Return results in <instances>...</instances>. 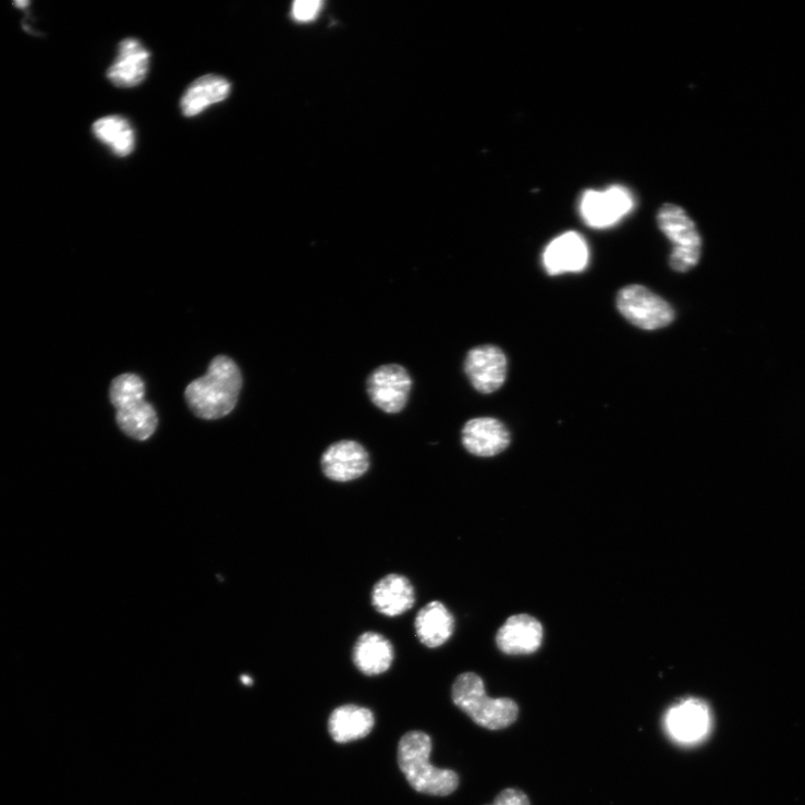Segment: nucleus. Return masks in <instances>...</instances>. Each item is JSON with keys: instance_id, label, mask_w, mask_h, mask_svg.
I'll list each match as a JSON object with an SVG mask.
<instances>
[{"instance_id": "12", "label": "nucleus", "mask_w": 805, "mask_h": 805, "mask_svg": "<svg viewBox=\"0 0 805 805\" xmlns=\"http://www.w3.org/2000/svg\"><path fill=\"white\" fill-rule=\"evenodd\" d=\"M669 734L681 743H697L704 740L711 727L707 705L698 699H687L673 706L666 717Z\"/></svg>"}, {"instance_id": "15", "label": "nucleus", "mask_w": 805, "mask_h": 805, "mask_svg": "<svg viewBox=\"0 0 805 805\" xmlns=\"http://www.w3.org/2000/svg\"><path fill=\"white\" fill-rule=\"evenodd\" d=\"M544 641L541 623L528 614L508 618L496 635V644L501 652L510 656L532 655Z\"/></svg>"}, {"instance_id": "20", "label": "nucleus", "mask_w": 805, "mask_h": 805, "mask_svg": "<svg viewBox=\"0 0 805 805\" xmlns=\"http://www.w3.org/2000/svg\"><path fill=\"white\" fill-rule=\"evenodd\" d=\"M375 725L373 712L356 705L336 708L329 718V733L337 743H350L366 737Z\"/></svg>"}, {"instance_id": "23", "label": "nucleus", "mask_w": 805, "mask_h": 805, "mask_svg": "<svg viewBox=\"0 0 805 805\" xmlns=\"http://www.w3.org/2000/svg\"><path fill=\"white\" fill-rule=\"evenodd\" d=\"M490 805H530L528 796L516 789H507L498 794Z\"/></svg>"}, {"instance_id": "13", "label": "nucleus", "mask_w": 805, "mask_h": 805, "mask_svg": "<svg viewBox=\"0 0 805 805\" xmlns=\"http://www.w3.org/2000/svg\"><path fill=\"white\" fill-rule=\"evenodd\" d=\"M589 260L586 241L576 232H568L550 242L542 254V265L549 276L578 273Z\"/></svg>"}, {"instance_id": "6", "label": "nucleus", "mask_w": 805, "mask_h": 805, "mask_svg": "<svg viewBox=\"0 0 805 805\" xmlns=\"http://www.w3.org/2000/svg\"><path fill=\"white\" fill-rule=\"evenodd\" d=\"M617 307L629 322L649 331L668 327L675 317L669 303L639 284L623 288L618 294Z\"/></svg>"}, {"instance_id": "21", "label": "nucleus", "mask_w": 805, "mask_h": 805, "mask_svg": "<svg viewBox=\"0 0 805 805\" xmlns=\"http://www.w3.org/2000/svg\"><path fill=\"white\" fill-rule=\"evenodd\" d=\"M95 137L118 157H126L136 148V133L129 119L121 115L100 118L93 125Z\"/></svg>"}, {"instance_id": "2", "label": "nucleus", "mask_w": 805, "mask_h": 805, "mask_svg": "<svg viewBox=\"0 0 805 805\" xmlns=\"http://www.w3.org/2000/svg\"><path fill=\"white\" fill-rule=\"evenodd\" d=\"M431 737L423 732L406 733L399 743V767L410 785L428 795L447 796L459 786L455 772L431 765Z\"/></svg>"}, {"instance_id": "9", "label": "nucleus", "mask_w": 805, "mask_h": 805, "mask_svg": "<svg viewBox=\"0 0 805 805\" xmlns=\"http://www.w3.org/2000/svg\"><path fill=\"white\" fill-rule=\"evenodd\" d=\"M463 369L472 387L478 393L488 395L503 387L508 375V359L499 347L481 345L468 352Z\"/></svg>"}, {"instance_id": "10", "label": "nucleus", "mask_w": 805, "mask_h": 805, "mask_svg": "<svg viewBox=\"0 0 805 805\" xmlns=\"http://www.w3.org/2000/svg\"><path fill=\"white\" fill-rule=\"evenodd\" d=\"M369 467V453L364 446L354 440L334 442L321 456V471L334 483L357 480L367 474Z\"/></svg>"}, {"instance_id": "8", "label": "nucleus", "mask_w": 805, "mask_h": 805, "mask_svg": "<svg viewBox=\"0 0 805 805\" xmlns=\"http://www.w3.org/2000/svg\"><path fill=\"white\" fill-rule=\"evenodd\" d=\"M634 207L629 190L612 186L605 192L586 191L580 209L583 221L593 229H608L625 218Z\"/></svg>"}, {"instance_id": "24", "label": "nucleus", "mask_w": 805, "mask_h": 805, "mask_svg": "<svg viewBox=\"0 0 805 805\" xmlns=\"http://www.w3.org/2000/svg\"><path fill=\"white\" fill-rule=\"evenodd\" d=\"M242 683L245 684V685H251L252 684V680H251V678L243 675L242 676Z\"/></svg>"}, {"instance_id": "3", "label": "nucleus", "mask_w": 805, "mask_h": 805, "mask_svg": "<svg viewBox=\"0 0 805 805\" xmlns=\"http://www.w3.org/2000/svg\"><path fill=\"white\" fill-rule=\"evenodd\" d=\"M452 700L476 724L490 731L510 728L519 717V705L511 698L489 697L483 678L475 672H464L456 678Z\"/></svg>"}, {"instance_id": "7", "label": "nucleus", "mask_w": 805, "mask_h": 805, "mask_svg": "<svg viewBox=\"0 0 805 805\" xmlns=\"http://www.w3.org/2000/svg\"><path fill=\"white\" fill-rule=\"evenodd\" d=\"M412 387L410 373L398 364L379 366L367 378L369 400L388 414H398L406 407Z\"/></svg>"}, {"instance_id": "16", "label": "nucleus", "mask_w": 805, "mask_h": 805, "mask_svg": "<svg viewBox=\"0 0 805 805\" xmlns=\"http://www.w3.org/2000/svg\"><path fill=\"white\" fill-rule=\"evenodd\" d=\"M415 589L404 575L392 573L380 578L371 590V605L381 615L397 618L415 605Z\"/></svg>"}, {"instance_id": "5", "label": "nucleus", "mask_w": 805, "mask_h": 805, "mask_svg": "<svg viewBox=\"0 0 805 805\" xmlns=\"http://www.w3.org/2000/svg\"><path fill=\"white\" fill-rule=\"evenodd\" d=\"M657 222L673 245L669 259L671 269L686 273L696 268L702 258L703 240L687 211L681 206L664 204L658 211Z\"/></svg>"}, {"instance_id": "17", "label": "nucleus", "mask_w": 805, "mask_h": 805, "mask_svg": "<svg viewBox=\"0 0 805 805\" xmlns=\"http://www.w3.org/2000/svg\"><path fill=\"white\" fill-rule=\"evenodd\" d=\"M414 626L419 643L430 649H436L451 639L455 630V620L442 602L432 601L418 611Z\"/></svg>"}, {"instance_id": "22", "label": "nucleus", "mask_w": 805, "mask_h": 805, "mask_svg": "<svg viewBox=\"0 0 805 805\" xmlns=\"http://www.w3.org/2000/svg\"><path fill=\"white\" fill-rule=\"evenodd\" d=\"M319 0H298L291 9V15L296 22H310L318 15L321 9Z\"/></svg>"}, {"instance_id": "19", "label": "nucleus", "mask_w": 805, "mask_h": 805, "mask_svg": "<svg viewBox=\"0 0 805 805\" xmlns=\"http://www.w3.org/2000/svg\"><path fill=\"white\" fill-rule=\"evenodd\" d=\"M353 661L357 669L366 675L385 673L394 661L393 645L383 634L365 632L354 646Z\"/></svg>"}, {"instance_id": "14", "label": "nucleus", "mask_w": 805, "mask_h": 805, "mask_svg": "<svg viewBox=\"0 0 805 805\" xmlns=\"http://www.w3.org/2000/svg\"><path fill=\"white\" fill-rule=\"evenodd\" d=\"M150 53L136 38H125L118 49L115 61L109 68L107 76L113 86L131 89L139 86L149 72Z\"/></svg>"}, {"instance_id": "11", "label": "nucleus", "mask_w": 805, "mask_h": 805, "mask_svg": "<svg viewBox=\"0 0 805 805\" xmlns=\"http://www.w3.org/2000/svg\"><path fill=\"white\" fill-rule=\"evenodd\" d=\"M461 442L463 448L475 456L492 458L510 448L512 435L497 418L476 417L463 426Z\"/></svg>"}, {"instance_id": "4", "label": "nucleus", "mask_w": 805, "mask_h": 805, "mask_svg": "<svg viewBox=\"0 0 805 805\" xmlns=\"http://www.w3.org/2000/svg\"><path fill=\"white\" fill-rule=\"evenodd\" d=\"M110 400L117 410V423L126 436L145 441L156 431L158 417L145 400V385L135 374H122L112 380Z\"/></svg>"}, {"instance_id": "18", "label": "nucleus", "mask_w": 805, "mask_h": 805, "mask_svg": "<svg viewBox=\"0 0 805 805\" xmlns=\"http://www.w3.org/2000/svg\"><path fill=\"white\" fill-rule=\"evenodd\" d=\"M232 92L231 82L217 74H207L195 80L181 100V110L186 118L202 114L211 106L225 101Z\"/></svg>"}, {"instance_id": "1", "label": "nucleus", "mask_w": 805, "mask_h": 805, "mask_svg": "<svg viewBox=\"0 0 805 805\" xmlns=\"http://www.w3.org/2000/svg\"><path fill=\"white\" fill-rule=\"evenodd\" d=\"M242 389V374L235 362L218 356L207 373L192 381L185 397L194 414L204 419H218L235 407Z\"/></svg>"}]
</instances>
